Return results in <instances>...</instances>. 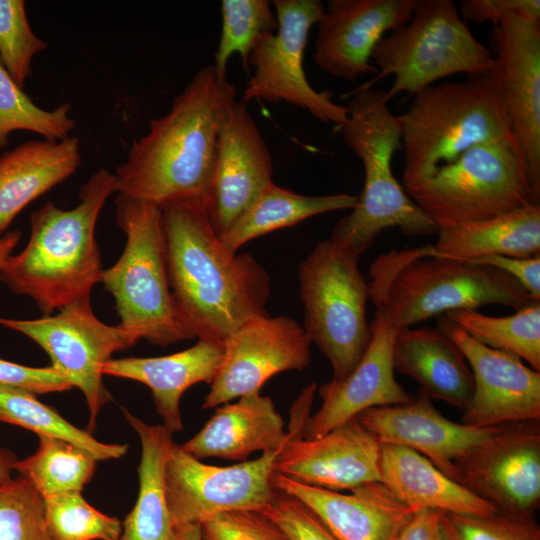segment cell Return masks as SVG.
Returning <instances> with one entry per match:
<instances>
[{
	"instance_id": "2e32d148",
	"label": "cell",
	"mask_w": 540,
	"mask_h": 540,
	"mask_svg": "<svg viewBox=\"0 0 540 540\" xmlns=\"http://www.w3.org/2000/svg\"><path fill=\"white\" fill-rule=\"evenodd\" d=\"M493 66L487 73L499 90L540 199V21L506 18L490 32Z\"/></svg>"
},
{
	"instance_id": "e0dca14e",
	"label": "cell",
	"mask_w": 540,
	"mask_h": 540,
	"mask_svg": "<svg viewBox=\"0 0 540 540\" xmlns=\"http://www.w3.org/2000/svg\"><path fill=\"white\" fill-rule=\"evenodd\" d=\"M308 417L293 412L290 438L278 455L274 472L329 490H351L381 482V443L351 418L316 438H303Z\"/></svg>"
},
{
	"instance_id": "d4e9b609",
	"label": "cell",
	"mask_w": 540,
	"mask_h": 540,
	"mask_svg": "<svg viewBox=\"0 0 540 540\" xmlns=\"http://www.w3.org/2000/svg\"><path fill=\"white\" fill-rule=\"evenodd\" d=\"M224 403L182 448L197 459L246 460L254 452L281 450L290 438L275 404L260 392Z\"/></svg>"
},
{
	"instance_id": "f6af8a7d",
	"label": "cell",
	"mask_w": 540,
	"mask_h": 540,
	"mask_svg": "<svg viewBox=\"0 0 540 540\" xmlns=\"http://www.w3.org/2000/svg\"><path fill=\"white\" fill-rule=\"evenodd\" d=\"M468 262L505 272L522 286L532 301H540V254L529 258L486 256Z\"/></svg>"
},
{
	"instance_id": "1f68e13d",
	"label": "cell",
	"mask_w": 540,
	"mask_h": 540,
	"mask_svg": "<svg viewBox=\"0 0 540 540\" xmlns=\"http://www.w3.org/2000/svg\"><path fill=\"white\" fill-rule=\"evenodd\" d=\"M476 341L515 354L540 371V301H531L512 315L494 317L475 309L444 314Z\"/></svg>"
},
{
	"instance_id": "4fadbf2b",
	"label": "cell",
	"mask_w": 540,
	"mask_h": 540,
	"mask_svg": "<svg viewBox=\"0 0 540 540\" xmlns=\"http://www.w3.org/2000/svg\"><path fill=\"white\" fill-rule=\"evenodd\" d=\"M282 449L262 453L254 460L216 466L201 462L174 443L164 471L172 525H200L235 510L263 511L276 493L271 477Z\"/></svg>"
},
{
	"instance_id": "681fc988",
	"label": "cell",
	"mask_w": 540,
	"mask_h": 540,
	"mask_svg": "<svg viewBox=\"0 0 540 540\" xmlns=\"http://www.w3.org/2000/svg\"><path fill=\"white\" fill-rule=\"evenodd\" d=\"M15 460L16 457L13 454L6 450L0 451V483H7L13 479L11 471Z\"/></svg>"
},
{
	"instance_id": "d6986e66",
	"label": "cell",
	"mask_w": 540,
	"mask_h": 540,
	"mask_svg": "<svg viewBox=\"0 0 540 540\" xmlns=\"http://www.w3.org/2000/svg\"><path fill=\"white\" fill-rule=\"evenodd\" d=\"M273 161L257 123L236 100L218 133L207 209L221 238L272 181Z\"/></svg>"
},
{
	"instance_id": "8992f818",
	"label": "cell",
	"mask_w": 540,
	"mask_h": 540,
	"mask_svg": "<svg viewBox=\"0 0 540 540\" xmlns=\"http://www.w3.org/2000/svg\"><path fill=\"white\" fill-rule=\"evenodd\" d=\"M398 116L403 188L424 181L474 146L514 136L503 98L487 74L428 86Z\"/></svg>"
},
{
	"instance_id": "3957f363",
	"label": "cell",
	"mask_w": 540,
	"mask_h": 540,
	"mask_svg": "<svg viewBox=\"0 0 540 540\" xmlns=\"http://www.w3.org/2000/svg\"><path fill=\"white\" fill-rule=\"evenodd\" d=\"M114 192L115 175L101 168L81 186L76 207L64 210L47 202L33 211L29 241L0 268V280L29 296L44 316L90 297L104 270L96 223Z\"/></svg>"
},
{
	"instance_id": "e575fe53",
	"label": "cell",
	"mask_w": 540,
	"mask_h": 540,
	"mask_svg": "<svg viewBox=\"0 0 540 540\" xmlns=\"http://www.w3.org/2000/svg\"><path fill=\"white\" fill-rule=\"evenodd\" d=\"M70 111L69 103L53 110L37 106L0 63V149L16 130L31 131L50 141L68 138L76 126Z\"/></svg>"
},
{
	"instance_id": "6da1fadb",
	"label": "cell",
	"mask_w": 540,
	"mask_h": 540,
	"mask_svg": "<svg viewBox=\"0 0 540 540\" xmlns=\"http://www.w3.org/2000/svg\"><path fill=\"white\" fill-rule=\"evenodd\" d=\"M161 212L170 288L190 339L224 343L268 314V272L251 253L224 248L205 202H175Z\"/></svg>"
},
{
	"instance_id": "7402d4cb",
	"label": "cell",
	"mask_w": 540,
	"mask_h": 540,
	"mask_svg": "<svg viewBox=\"0 0 540 540\" xmlns=\"http://www.w3.org/2000/svg\"><path fill=\"white\" fill-rule=\"evenodd\" d=\"M381 444L411 448L455 480V463L491 439L501 425L474 427L444 417L419 391L406 404L369 408L357 416Z\"/></svg>"
},
{
	"instance_id": "cb8c5ba5",
	"label": "cell",
	"mask_w": 540,
	"mask_h": 540,
	"mask_svg": "<svg viewBox=\"0 0 540 540\" xmlns=\"http://www.w3.org/2000/svg\"><path fill=\"white\" fill-rule=\"evenodd\" d=\"M223 350V343L198 339L193 346L170 355L112 358L102 365L101 372L146 385L152 392L162 425L175 433L184 429L180 410L183 394L195 384L212 383Z\"/></svg>"
},
{
	"instance_id": "f1b7e54d",
	"label": "cell",
	"mask_w": 540,
	"mask_h": 540,
	"mask_svg": "<svg viewBox=\"0 0 540 540\" xmlns=\"http://www.w3.org/2000/svg\"><path fill=\"white\" fill-rule=\"evenodd\" d=\"M437 234L434 255L465 261L529 258L540 254V205L529 203L487 220L439 229Z\"/></svg>"
},
{
	"instance_id": "60d3db41",
	"label": "cell",
	"mask_w": 540,
	"mask_h": 540,
	"mask_svg": "<svg viewBox=\"0 0 540 540\" xmlns=\"http://www.w3.org/2000/svg\"><path fill=\"white\" fill-rule=\"evenodd\" d=\"M200 527L202 540H290L259 510L220 513L202 522Z\"/></svg>"
},
{
	"instance_id": "d590c367",
	"label": "cell",
	"mask_w": 540,
	"mask_h": 540,
	"mask_svg": "<svg viewBox=\"0 0 540 540\" xmlns=\"http://www.w3.org/2000/svg\"><path fill=\"white\" fill-rule=\"evenodd\" d=\"M221 16V34L214 67L226 73L229 58L237 53L244 68L249 71V56L257 40L278 28L275 11L267 0H223Z\"/></svg>"
},
{
	"instance_id": "ab89813d",
	"label": "cell",
	"mask_w": 540,
	"mask_h": 540,
	"mask_svg": "<svg viewBox=\"0 0 540 540\" xmlns=\"http://www.w3.org/2000/svg\"><path fill=\"white\" fill-rule=\"evenodd\" d=\"M447 540H540L534 516L496 510L489 515L443 513Z\"/></svg>"
},
{
	"instance_id": "44dd1931",
	"label": "cell",
	"mask_w": 540,
	"mask_h": 540,
	"mask_svg": "<svg viewBox=\"0 0 540 540\" xmlns=\"http://www.w3.org/2000/svg\"><path fill=\"white\" fill-rule=\"evenodd\" d=\"M417 0H329L317 22L314 62L333 77L376 73L371 53L388 32L410 19Z\"/></svg>"
},
{
	"instance_id": "83f0119b",
	"label": "cell",
	"mask_w": 540,
	"mask_h": 540,
	"mask_svg": "<svg viewBox=\"0 0 540 540\" xmlns=\"http://www.w3.org/2000/svg\"><path fill=\"white\" fill-rule=\"evenodd\" d=\"M81 162L77 137L32 140L0 157V233L32 201L69 178Z\"/></svg>"
},
{
	"instance_id": "52a82bcc",
	"label": "cell",
	"mask_w": 540,
	"mask_h": 540,
	"mask_svg": "<svg viewBox=\"0 0 540 540\" xmlns=\"http://www.w3.org/2000/svg\"><path fill=\"white\" fill-rule=\"evenodd\" d=\"M115 204L126 244L101 282L115 300L119 324L136 343L167 346L190 339L170 288L161 208L120 193Z\"/></svg>"
},
{
	"instance_id": "b9f144b4",
	"label": "cell",
	"mask_w": 540,
	"mask_h": 540,
	"mask_svg": "<svg viewBox=\"0 0 540 540\" xmlns=\"http://www.w3.org/2000/svg\"><path fill=\"white\" fill-rule=\"evenodd\" d=\"M290 540H338L321 520L297 498L276 489L262 511Z\"/></svg>"
},
{
	"instance_id": "d6a6232c",
	"label": "cell",
	"mask_w": 540,
	"mask_h": 540,
	"mask_svg": "<svg viewBox=\"0 0 540 540\" xmlns=\"http://www.w3.org/2000/svg\"><path fill=\"white\" fill-rule=\"evenodd\" d=\"M97 459L87 450L63 439L39 437L37 450L23 460H15L13 470L25 476L46 498L81 492L94 475Z\"/></svg>"
},
{
	"instance_id": "bcb514c9",
	"label": "cell",
	"mask_w": 540,
	"mask_h": 540,
	"mask_svg": "<svg viewBox=\"0 0 540 540\" xmlns=\"http://www.w3.org/2000/svg\"><path fill=\"white\" fill-rule=\"evenodd\" d=\"M442 515L443 512L433 509L414 512L395 540H447Z\"/></svg>"
},
{
	"instance_id": "7c38bea8",
	"label": "cell",
	"mask_w": 540,
	"mask_h": 540,
	"mask_svg": "<svg viewBox=\"0 0 540 540\" xmlns=\"http://www.w3.org/2000/svg\"><path fill=\"white\" fill-rule=\"evenodd\" d=\"M0 325L37 343L50 357L51 366L65 375L83 393L92 431L102 407L111 400L103 383L102 365L118 351L135 345L120 325L97 318L90 297L77 300L55 315L19 320L0 317Z\"/></svg>"
},
{
	"instance_id": "30bf717a",
	"label": "cell",
	"mask_w": 540,
	"mask_h": 540,
	"mask_svg": "<svg viewBox=\"0 0 540 540\" xmlns=\"http://www.w3.org/2000/svg\"><path fill=\"white\" fill-rule=\"evenodd\" d=\"M359 258L329 238L317 243L298 267L302 327L329 360L334 383L352 372L371 338L368 283Z\"/></svg>"
},
{
	"instance_id": "c3c4849f",
	"label": "cell",
	"mask_w": 540,
	"mask_h": 540,
	"mask_svg": "<svg viewBox=\"0 0 540 540\" xmlns=\"http://www.w3.org/2000/svg\"><path fill=\"white\" fill-rule=\"evenodd\" d=\"M170 540H202L199 524L173 526Z\"/></svg>"
},
{
	"instance_id": "ac0fdd59",
	"label": "cell",
	"mask_w": 540,
	"mask_h": 540,
	"mask_svg": "<svg viewBox=\"0 0 540 540\" xmlns=\"http://www.w3.org/2000/svg\"><path fill=\"white\" fill-rule=\"evenodd\" d=\"M437 325L460 349L474 378L461 423L489 427L540 420V371L513 353L476 341L445 315L439 316Z\"/></svg>"
},
{
	"instance_id": "f546056e",
	"label": "cell",
	"mask_w": 540,
	"mask_h": 540,
	"mask_svg": "<svg viewBox=\"0 0 540 540\" xmlns=\"http://www.w3.org/2000/svg\"><path fill=\"white\" fill-rule=\"evenodd\" d=\"M141 443L136 503L122 522L117 540H170L173 525L167 504L164 471L174 445L173 433L164 425H150L124 410Z\"/></svg>"
},
{
	"instance_id": "74e56055",
	"label": "cell",
	"mask_w": 540,
	"mask_h": 540,
	"mask_svg": "<svg viewBox=\"0 0 540 540\" xmlns=\"http://www.w3.org/2000/svg\"><path fill=\"white\" fill-rule=\"evenodd\" d=\"M0 540H51L43 498L21 474L0 483Z\"/></svg>"
},
{
	"instance_id": "f35d334b",
	"label": "cell",
	"mask_w": 540,
	"mask_h": 540,
	"mask_svg": "<svg viewBox=\"0 0 540 540\" xmlns=\"http://www.w3.org/2000/svg\"><path fill=\"white\" fill-rule=\"evenodd\" d=\"M47 48L34 34L23 0H0V62L21 88L31 76L32 58Z\"/></svg>"
},
{
	"instance_id": "ffe728a7",
	"label": "cell",
	"mask_w": 540,
	"mask_h": 540,
	"mask_svg": "<svg viewBox=\"0 0 540 540\" xmlns=\"http://www.w3.org/2000/svg\"><path fill=\"white\" fill-rule=\"evenodd\" d=\"M375 307L370 323L371 338L362 358L341 382H327L319 388L320 409L310 416L303 438H316L334 427L379 406L406 404L413 400L396 380L393 346L400 330L389 320L379 297H369Z\"/></svg>"
},
{
	"instance_id": "8d00e7d4",
	"label": "cell",
	"mask_w": 540,
	"mask_h": 540,
	"mask_svg": "<svg viewBox=\"0 0 540 540\" xmlns=\"http://www.w3.org/2000/svg\"><path fill=\"white\" fill-rule=\"evenodd\" d=\"M44 516L51 540H117L122 522L91 506L81 492L43 498Z\"/></svg>"
},
{
	"instance_id": "ba28073f",
	"label": "cell",
	"mask_w": 540,
	"mask_h": 540,
	"mask_svg": "<svg viewBox=\"0 0 540 540\" xmlns=\"http://www.w3.org/2000/svg\"><path fill=\"white\" fill-rule=\"evenodd\" d=\"M376 76L359 88L394 76L386 98L411 96L455 75H486L493 55L479 42L452 0H417L407 23L384 35L371 53Z\"/></svg>"
},
{
	"instance_id": "5bb4252c",
	"label": "cell",
	"mask_w": 540,
	"mask_h": 540,
	"mask_svg": "<svg viewBox=\"0 0 540 540\" xmlns=\"http://www.w3.org/2000/svg\"><path fill=\"white\" fill-rule=\"evenodd\" d=\"M217 374L203 409L216 408L241 396L260 392L273 376L301 371L311 363V341L295 319L268 314L239 327L224 343Z\"/></svg>"
},
{
	"instance_id": "8fae6325",
	"label": "cell",
	"mask_w": 540,
	"mask_h": 540,
	"mask_svg": "<svg viewBox=\"0 0 540 540\" xmlns=\"http://www.w3.org/2000/svg\"><path fill=\"white\" fill-rule=\"evenodd\" d=\"M278 28L262 35L248 60L253 74L246 83L242 101L286 102L307 110L325 124L339 128L347 120L345 106L333 101L329 90L317 91L308 82L303 61L311 28L325 5L319 0L272 2Z\"/></svg>"
},
{
	"instance_id": "4dcf8cb0",
	"label": "cell",
	"mask_w": 540,
	"mask_h": 540,
	"mask_svg": "<svg viewBox=\"0 0 540 540\" xmlns=\"http://www.w3.org/2000/svg\"><path fill=\"white\" fill-rule=\"evenodd\" d=\"M356 202L355 195H303L271 182L219 239L229 253L236 254L255 238L315 215L352 209Z\"/></svg>"
},
{
	"instance_id": "836d02e7",
	"label": "cell",
	"mask_w": 540,
	"mask_h": 540,
	"mask_svg": "<svg viewBox=\"0 0 540 540\" xmlns=\"http://www.w3.org/2000/svg\"><path fill=\"white\" fill-rule=\"evenodd\" d=\"M0 421L28 429L39 437H53L71 442L98 461L117 459L127 452V445L107 444L89 432L77 428L54 409L40 402L35 394L0 384Z\"/></svg>"
},
{
	"instance_id": "7bdbcfd3",
	"label": "cell",
	"mask_w": 540,
	"mask_h": 540,
	"mask_svg": "<svg viewBox=\"0 0 540 540\" xmlns=\"http://www.w3.org/2000/svg\"><path fill=\"white\" fill-rule=\"evenodd\" d=\"M0 384L33 394L63 392L73 388L61 372L49 367H29L0 358Z\"/></svg>"
},
{
	"instance_id": "277c9868",
	"label": "cell",
	"mask_w": 540,
	"mask_h": 540,
	"mask_svg": "<svg viewBox=\"0 0 540 540\" xmlns=\"http://www.w3.org/2000/svg\"><path fill=\"white\" fill-rule=\"evenodd\" d=\"M348 96L347 120L336 131L361 160L364 185L351 212L335 224L330 239L360 257L390 228L409 237L437 234L436 225L393 174V156L402 150V127L399 116L389 108L386 91L358 87Z\"/></svg>"
},
{
	"instance_id": "7dc6e473",
	"label": "cell",
	"mask_w": 540,
	"mask_h": 540,
	"mask_svg": "<svg viewBox=\"0 0 540 540\" xmlns=\"http://www.w3.org/2000/svg\"><path fill=\"white\" fill-rule=\"evenodd\" d=\"M20 238L21 233L19 231H10L0 238V268L12 255V252L19 243Z\"/></svg>"
},
{
	"instance_id": "603a6c76",
	"label": "cell",
	"mask_w": 540,
	"mask_h": 540,
	"mask_svg": "<svg viewBox=\"0 0 540 540\" xmlns=\"http://www.w3.org/2000/svg\"><path fill=\"white\" fill-rule=\"evenodd\" d=\"M273 487L306 505L338 540H395L414 513L381 482L339 493L274 472Z\"/></svg>"
},
{
	"instance_id": "9c48e42d",
	"label": "cell",
	"mask_w": 540,
	"mask_h": 540,
	"mask_svg": "<svg viewBox=\"0 0 540 540\" xmlns=\"http://www.w3.org/2000/svg\"><path fill=\"white\" fill-rule=\"evenodd\" d=\"M404 190L437 230L539 203L515 136L474 146Z\"/></svg>"
},
{
	"instance_id": "9a60e30c",
	"label": "cell",
	"mask_w": 540,
	"mask_h": 540,
	"mask_svg": "<svg viewBox=\"0 0 540 540\" xmlns=\"http://www.w3.org/2000/svg\"><path fill=\"white\" fill-rule=\"evenodd\" d=\"M455 469L456 482L498 510L534 516L540 505V420L502 424Z\"/></svg>"
},
{
	"instance_id": "7a4b0ae2",
	"label": "cell",
	"mask_w": 540,
	"mask_h": 540,
	"mask_svg": "<svg viewBox=\"0 0 540 540\" xmlns=\"http://www.w3.org/2000/svg\"><path fill=\"white\" fill-rule=\"evenodd\" d=\"M236 101L235 87L214 65L199 69L169 111L149 123L117 167L116 192L160 208L207 204L218 133Z\"/></svg>"
},
{
	"instance_id": "5b68a950",
	"label": "cell",
	"mask_w": 540,
	"mask_h": 540,
	"mask_svg": "<svg viewBox=\"0 0 540 540\" xmlns=\"http://www.w3.org/2000/svg\"><path fill=\"white\" fill-rule=\"evenodd\" d=\"M431 244L379 255L368 283L398 330L439 314L500 304L518 310L532 300L505 272L465 260L434 255Z\"/></svg>"
},
{
	"instance_id": "4316f807",
	"label": "cell",
	"mask_w": 540,
	"mask_h": 540,
	"mask_svg": "<svg viewBox=\"0 0 540 540\" xmlns=\"http://www.w3.org/2000/svg\"><path fill=\"white\" fill-rule=\"evenodd\" d=\"M380 470L381 483L413 512L489 515L497 510L411 448L381 444Z\"/></svg>"
},
{
	"instance_id": "484cf974",
	"label": "cell",
	"mask_w": 540,
	"mask_h": 540,
	"mask_svg": "<svg viewBox=\"0 0 540 540\" xmlns=\"http://www.w3.org/2000/svg\"><path fill=\"white\" fill-rule=\"evenodd\" d=\"M393 367L416 380L419 391L430 399L463 411L472 397V371L457 345L438 328L400 330L393 346Z\"/></svg>"
},
{
	"instance_id": "ee69618b",
	"label": "cell",
	"mask_w": 540,
	"mask_h": 540,
	"mask_svg": "<svg viewBox=\"0 0 540 540\" xmlns=\"http://www.w3.org/2000/svg\"><path fill=\"white\" fill-rule=\"evenodd\" d=\"M461 17L475 24L499 25L510 16L540 21L539 0H465L461 3Z\"/></svg>"
}]
</instances>
